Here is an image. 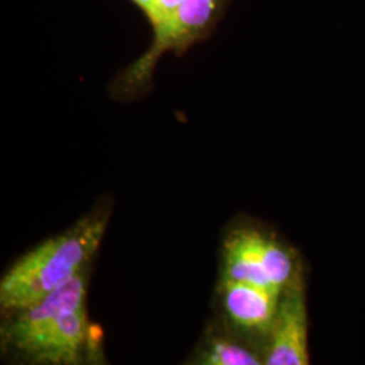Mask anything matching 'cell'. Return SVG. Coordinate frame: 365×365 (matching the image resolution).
Wrapping results in <instances>:
<instances>
[{"instance_id": "obj_1", "label": "cell", "mask_w": 365, "mask_h": 365, "mask_svg": "<svg viewBox=\"0 0 365 365\" xmlns=\"http://www.w3.org/2000/svg\"><path fill=\"white\" fill-rule=\"evenodd\" d=\"M106 222L103 215L87 217L16 261L0 282L1 310L27 309L83 272L103 240Z\"/></svg>"}, {"instance_id": "obj_2", "label": "cell", "mask_w": 365, "mask_h": 365, "mask_svg": "<svg viewBox=\"0 0 365 365\" xmlns=\"http://www.w3.org/2000/svg\"><path fill=\"white\" fill-rule=\"evenodd\" d=\"M226 0H182L165 34L152 41L144 56L118 78L115 91L122 96H133L145 90L161 56L165 52L182 54L205 38L220 18Z\"/></svg>"}, {"instance_id": "obj_3", "label": "cell", "mask_w": 365, "mask_h": 365, "mask_svg": "<svg viewBox=\"0 0 365 365\" xmlns=\"http://www.w3.org/2000/svg\"><path fill=\"white\" fill-rule=\"evenodd\" d=\"M223 279L272 288L279 292L299 268L292 253L256 229L232 233L223 249Z\"/></svg>"}, {"instance_id": "obj_4", "label": "cell", "mask_w": 365, "mask_h": 365, "mask_svg": "<svg viewBox=\"0 0 365 365\" xmlns=\"http://www.w3.org/2000/svg\"><path fill=\"white\" fill-rule=\"evenodd\" d=\"M86 306L60 315L16 344L13 349L39 364H80L95 351Z\"/></svg>"}, {"instance_id": "obj_5", "label": "cell", "mask_w": 365, "mask_h": 365, "mask_svg": "<svg viewBox=\"0 0 365 365\" xmlns=\"http://www.w3.org/2000/svg\"><path fill=\"white\" fill-rule=\"evenodd\" d=\"M268 337L264 364H310L309 314L300 271L280 292L277 313Z\"/></svg>"}, {"instance_id": "obj_6", "label": "cell", "mask_w": 365, "mask_h": 365, "mask_svg": "<svg viewBox=\"0 0 365 365\" xmlns=\"http://www.w3.org/2000/svg\"><path fill=\"white\" fill-rule=\"evenodd\" d=\"M87 279L84 272L76 274L61 287L18 313L1 327V341L7 348L27 339L38 329L58 318L60 315L86 306Z\"/></svg>"}, {"instance_id": "obj_7", "label": "cell", "mask_w": 365, "mask_h": 365, "mask_svg": "<svg viewBox=\"0 0 365 365\" xmlns=\"http://www.w3.org/2000/svg\"><path fill=\"white\" fill-rule=\"evenodd\" d=\"M222 303L235 327L269 334L279 307L280 292L272 288L222 279Z\"/></svg>"}, {"instance_id": "obj_8", "label": "cell", "mask_w": 365, "mask_h": 365, "mask_svg": "<svg viewBox=\"0 0 365 365\" xmlns=\"http://www.w3.org/2000/svg\"><path fill=\"white\" fill-rule=\"evenodd\" d=\"M200 360L202 364L209 365H259L264 363L248 348L223 339L210 341Z\"/></svg>"}]
</instances>
